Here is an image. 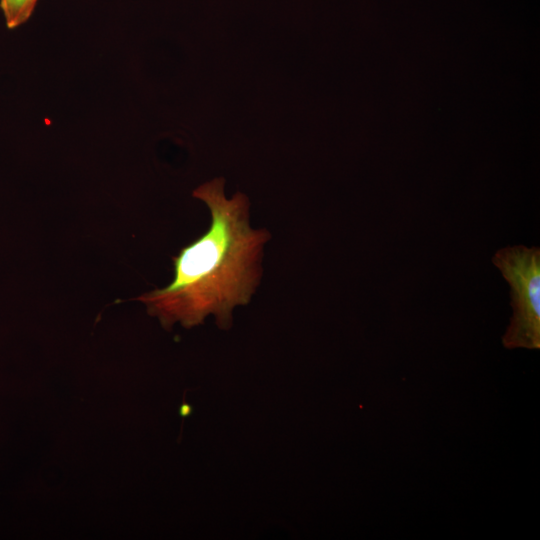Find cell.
I'll list each match as a JSON object with an SVG mask.
<instances>
[{"label":"cell","instance_id":"cell-3","mask_svg":"<svg viewBox=\"0 0 540 540\" xmlns=\"http://www.w3.org/2000/svg\"><path fill=\"white\" fill-rule=\"evenodd\" d=\"M38 0H0V7L9 29H15L29 20Z\"/></svg>","mask_w":540,"mask_h":540},{"label":"cell","instance_id":"cell-2","mask_svg":"<svg viewBox=\"0 0 540 540\" xmlns=\"http://www.w3.org/2000/svg\"><path fill=\"white\" fill-rule=\"evenodd\" d=\"M492 263L510 286L512 317L502 337L507 349H540V248H500Z\"/></svg>","mask_w":540,"mask_h":540},{"label":"cell","instance_id":"cell-1","mask_svg":"<svg viewBox=\"0 0 540 540\" xmlns=\"http://www.w3.org/2000/svg\"><path fill=\"white\" fill-rule=\"evenodd\" d=\"M224 184L219 177L193 191L210 210L208 230L173 257L171 283L137 298L164 327L178 321L192 327L213 314L220 328H228L233 308L246 305L259 284L270 235L250 227L247 196L237 192L227 199Z\"/></svg>","mask_w":540,"mask_h":540}]
</instances>
